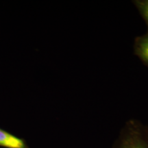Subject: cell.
I'll return each instance as SVG.
<instances>
[{
  "mask_svg": "<svg viewBox=\"0 0 148 148\" xmlns=\"http://www.w3.org/2000/svg\"><path fill=\"white\" fill-rule=\"evenodd\" d=\"M112 148H148V126L130 119L122 127Z\"/></svg>",
  "mask_w": 148,
  "mask_h": 148,
  "instance_id": "1",
  "label": "cell"
},
{
  "mask_svg": "<svg viewBox=\"0 0 148 148\" xmlns=\"http://www.w3.org/2000/svg\"><path fill=\"white\" fill-rule=\"evenodd\" d=\"M0 146L6 148H28L22 138L0 128Z\"/></svg>",
  "mask_w": 148,
  "mask_h": 148,
  "instance_id": "2",
  "label": "cell"
},
{
  "mask_svg": "<svg viewBox=\"0 0 148 148\" xmlns=\"http://www.w3.org/2000/svg\"><path fill=\"white\" fill-rule=\"evenodd\" d=\"M134 50L135 54L148 66V31L135 39Z\"/></svg>",
  "mask_w": 148,
  "mask_h": 148,
  "instance_id": "3",
  "label": "cell"
},
{
  "mask_svg": "<svg viewBox=\"0 0 148 148\" xmlns=\"http://www.w3.org/2000/svg\"><path fill=\"white\" fill-rule=\"evenodd\" d=\"M133 3L143 18L148 27V0H135Z\"/></svg>",
  "mask_w": 148,
  "mask_h": 148,
  "instance_id": "4",
  "label": "cell"
}]
</instances>
